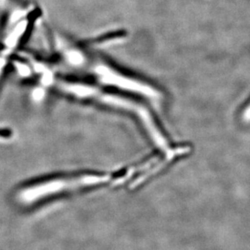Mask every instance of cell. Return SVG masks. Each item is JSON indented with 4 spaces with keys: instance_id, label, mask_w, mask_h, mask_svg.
Masks as SVG:
<instances>
[{
    "instance_id": "cell-2",
    "label": "cell",
    "mask_w": 250,
    "mask_h": 250,
    "mask_svg": "<svg viewBox=\"0 0 250 250\" xmlns=\"http://www.w3.org/2000/svg\"><path fill=\"white\" fill-rule=\"evenodd\" d=\"M243 118L245 122H247V123L250 122V103L246 108V110L244 111Z\"/></svg>"
},
{
    "instance_id": "cell-1",
    "label": "cell",
    "mask_w": 250,
    "mask_h": 250,
    "mask_svg": "<svg viewBox=\"0 0 250 250\" xmlns=\"http://www.w3.org/2000/svg\"><path fill=\"white\" fill-rule=\"evenodd\" d=\"M131 176L128 171L126 174L121 176L119 178H114L111 175H81L76 177H64L50 180L47 182H41L21 189L17 194V198L22 203H32L41 198H45L51 194L62 191L73 190L82 187L95 186V185L108 183L113 180L116 182H123Z\"/></svg>"
}]
</instances>
